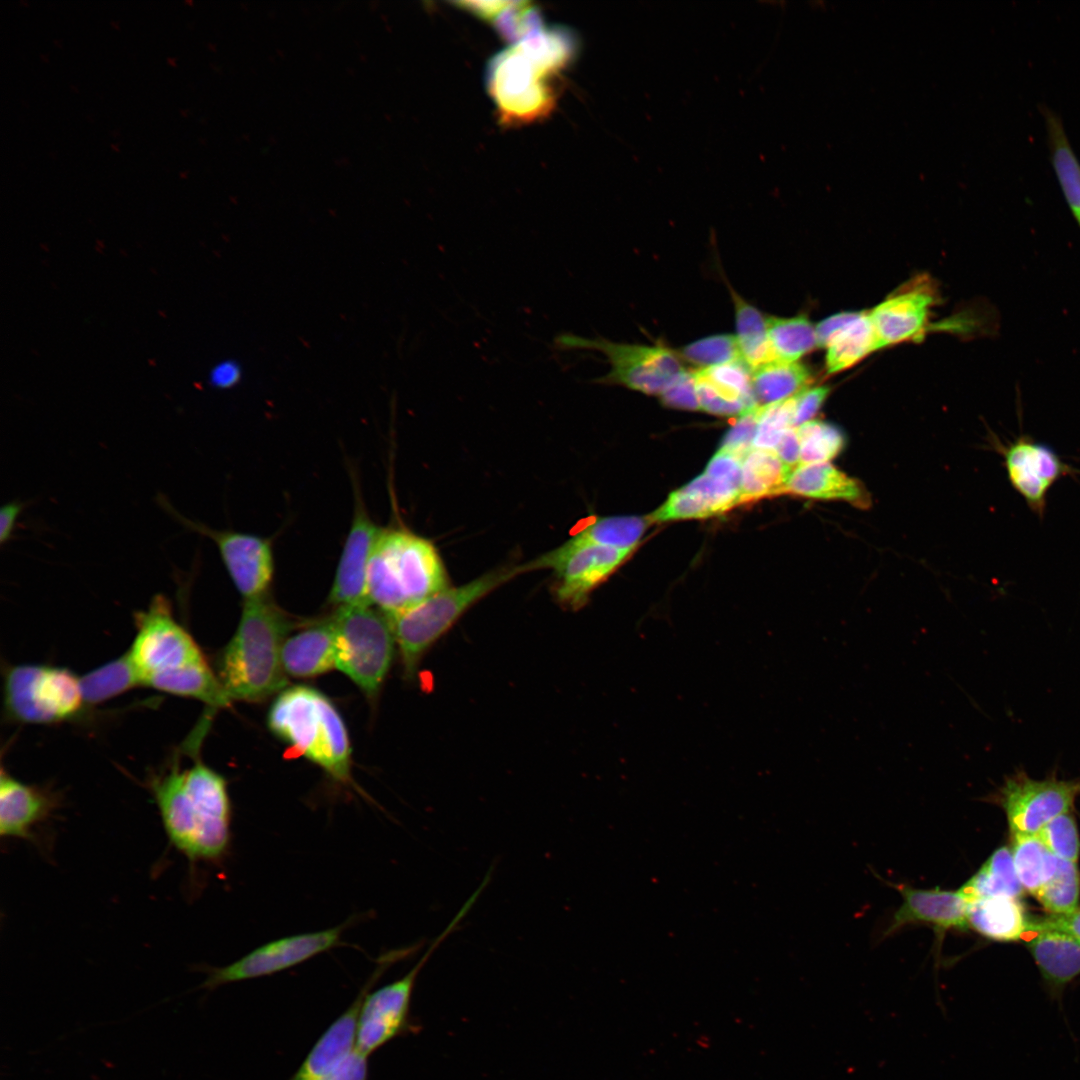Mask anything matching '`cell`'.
<instances>
[{
	"label": "cell",
	"instance_id": "36",
	"mask_svg": "<svg viewBox=\"0 0 1080 1080\" xmlns=\"http://www.w3.org/2000/svg\"><path fill=\"white\" fill-rule=\"evenodd\" d=\"M767 334L775 361L798 362L818 347L816 326L805 316L766 317Z\"/></svg>",
	"mask_w": 1080,
	"mask_h": 1080
},
{
	"label": "cell",
	"instance_id": "32",
	"mask_svg": "<svg viewBox=\"0 0 1080 1080\" xmlns=\"http://www.w3.org/2000/svg\"><path fill=\"white\" fill-rule=\"evenodd\" d=\"M790 472L774 450L752 449L742 462L740 503L782 494Z\"/></svg>",
	"mask_w": 1080,
	"mask_h": 1080
},
{
	"label": "cell",
	"instance_id": "28",
	"mask_svg": "<svg viewBox=\"0 0 1080 1080\" xmlns=\"http://www.w3.org/2000/svg\"><path fill=\"white\" fill-rule=\"evenodd\" d=\"M968 928L997 941L1021 939L1030 924L1017 898L1007 896L972 900L967 909Z\"/></svg>",
	"mask_w": 1080,
	"mask_h": 1080
},
{
	"label": "cell",
	"instance_id": "8",
	"mask_svg": "<svg viewBox=\"0 0 1080 1080\" xmlns=\"http://www.w3.org/2000/svg\"><path fill=\"white\" fill-rule=\"evenodd\" d=\"M83 697L79 678L65 668L24 664L4 678V705L15 721L49 724L77 714Z\"/></svg>",
	"mask_w": 1080,
	"mask_h": 1080
},
{
	"label": "cell",
	"instance_id": "29",
	"mask_svg": "<svg viewBox=\"0 0 1080 1080\" xmlns=\"http://www.w3.org/2000/svg\"><path fill=\"white\" fill-rule=\"evenodd\" d=\"M1043 115L1051 163L1069 208L1080 226V162L1076 156L1061 117L1045 104L1039 105Z\"/></svg>",
	"mask_w": 1080,
	"mask_h": 1080
},
{
	"label": "cell",
	"instance_id": "13",
	"mask_svg": "<svg viewBox=\"0 0 1080 1080\" xmlns=\"http://www.w3.org/2000/svg\"><path fill=\"white\" fill-rule=\"evenodd\" d=\"M160 506L183 527L211 539L237 591L244 600L266 596L273 580L274 559L271 542L263 537L233 530H215L188 519L163 497Z\"/></svg>",
	"mask_w": 1080,
	"mask_h": 1080
},
{
	"label": "cell",
	"instance_id": "7",
	"mask_svg": "<svg viewBox=\"0 0 1080 1080\" xmlns=\"http://www.w3.org/2000/svg\"><path fill=\"white\" fill-rule=\"evenodd\" d=\"M335 631L336 668L369 698H375L390 669L395 637L388 615L372 604L339 607L330 617Z\"/></svg>",
	"mask_w": 1080,
	"mask_h": 1080
},
{
	"label": "cell",
	"instance_id": "21",
	"mask_svg": "<svg viewBox=\"0 0 1080 1080\" xmlns=\"http://www.w3.org/2000/svg\"><path fill=\"white\" fill-rule=\"evenodd\" d=\"M391 966L388 959H378L377 967L349 1008L326 1030L314 1045L297 1072L289 1080H326L338 1063L355 1047L359 1013L365 995Z\"/></svg>",
	"mask_w": 1080,
	"mask_h": 1080
},
{
	"label": "cell",
	"instance_id": "37",
	"mask_svg": "<svg viewBox=\"0 0 1080 1080\" xmlns=\"http://www.w3.org/2000/svg\"><path fill=\"white\" fill-rule=\"evenodd\" d=\"M650 520L648 516H611L592 520L573 537L619 549H634Z\"/></svg>",
	"mask_w": 1080,
	"mask_h": 1080
},
{
	"label": "cell",
	"instance_id": "40",
	"mask_svg": "<svg viewBox=\"0 0 1080 1080\" xmlns=\"http://www.w3.org/2000/svg\"><path fill=\"white\" fill-rule=\"evenodd\" d=\"M681 356L700 369L743 361L737 337L731 334L697 340L685 346Z\"/></svg>",
	"mask_w": 1080,
	"mask_h": 1080
},
{
	"label": "cell",
	"instance_id": "45",
	"mask_svg": "<svg viewBox=\"0 0 1080 1080\" xmlns=\"http://www.w3.org/2000/svg\"><path fill=\"white\" fill-rule=\"evenodd\" d=\"M660 399L668 407L700 410L693 371H681L662 391Z\"/></svg>",
	"mask_w": 1080,
	"mask_h": 1080
},
{
	"label": "cell",
	"instance_id": "42",
	"mask_svg": "<svg viewBox=\"0 0 1080 1080\" xmlns=\"http://www.w3.org/2000/svg\"><path fill=\"white\" fill-rule=\"evenodd\" d=\"M1037 835L1056 857L1077 863L1080 841L1076 822L1070 811L1052 819Z\"/></svg>",
	"mask_w": 1080,
	"mask_h": 1080
},
{
	"label": "cell",
	"instance_id": "23",
	"mask_svg": "<svg viewBox=\"0 0 1080 1080\" xmlns=\"http://www.w3.org/2000/svg\"><path fill=\"white\" fill-rule=\"evenodd\" d=\"M740 504V486L702 473L673 491L648 518L650 522L700 519L724 513Z\"/></svg>",
	"mask_w": 1080,
	"mask_h": 1080
},
{
	"label": "cell",
	"instance_id": "50",
	"mask_svg": "<svg viewBox=\"0 0 1080 1080\" xmlns=\"http://www.w3.org/2000/svg\"><path fill=\"white\" fill-rule=\"evenodd\" d=\"M25 503L19 500H13L4 504L0 509V543L5 545L12 537L13 531L17 519L23 509Z\"/></svg>",
	"mask_w": 1080,
	"mask_h": 1080
},
{
	"label": "cell",
	"instance_id": "24",
	"mask_svg": "<svg viewBox=\"0 0 1080 1080\" xmlns=\"http://www.w3.org/2000/svg\"><path fill=\"white\" fill-rule=\"evenodd\" d=\"M1028 948L1052 997L1060 999L1063 989L1080 975V938L1041 922Z\"/></svg>",
	"mask_w": 1080,
	"mask_h": 1080
},
{
	"label": "cell",
	"instance_id": "15",
	"mask_svg": "<svg viewBox=\"0 0 1080 1080\" xmlns=\"http://www.w3.org/2000/svg\"><path fill=\"white\" fill-rule=\"evenodd\" d=\"M1079 795L1080 779L1036 780L1018 769L1005 778L993 799L1004 809L1012 833L1035 835L1052 819L1069 812Z\"/></svg>",
	"mask_w": 1080,
	"mask_h": 1080
},
{
	"label": "cell",
	"instance_id": "33",
	"mask_svg": "<svg viewBox=\"0 0 1080 1080\" xmlns=\"http://www.w3.org/2000/svg\"><path fill=\"white\" fill-rule=\"evenodd\" d=\"M1012 856L1017 876L1024 890L1034 897L1053 877L1058 858L1043 844L1037 834L1012 833Z\"/></svg>",
	"mask_w": 1080,
	"mask_h": 1080
},
{
	"label": "cell",
	"instance_id": "31",
	"mask_svg": "<svg viewBox=\"0 0 1080 1080\" xmlns=\"http://www.w3.org/2000/svg\"><path fill=\"white\" fill-rule=\"evenodd\" d=\"M968 902L986 897L1017 898L1023 887L1016 873L1012 852L1007 847L997 849L978 872L959 889Z\"/></svg>",
	"mask_w": 1080,
	"mask_h": 1080
},
{
	"label": "cell",
	"instance_id": "3",
	"mask_svg": "<svg viewBox=\"0 0 1080 1080\" xmlns=\"http://www.w3.org/2000/svg\"><path fill=\"white\" fill-rule=\"evenodd\" d=\"M575 37L561 28L538 30L493 58L488 88L507 120H529L552 103L551 77L574 56Z\"/></svg>",
	"mask_w": 1080,
	"mask_h": 1080
},
{
	"label": "cell",
	"instance_id": "22",
	"mask_svg": "<svg viewBox=\"0 0 1080 1080\" xmlns=\"http://www.w3.org/2000/svg\"><path fill=\"white\" fill-rule=\"evenodd\" d=\"M55 792L26 784L4 768L0 776V835L3 838L31 840L34 829L57 809Z\"/></svg>",
	"mask_w": 1080,
	"mask_h": 1080
},
{
	"label": "cell",
	"instance_id": "14",
	"mask_svg": "<svg viewBox=\"0 0 1080 1080\" xmlns=\"http://www.w3.org/2000/svg\"><path fill=\"white\" fill-rule=\"evenodd\" d=\"M348 922L320 931L286 936L250 951L235 962L207 969L200 988L214 990L229 983L269 976L336 947Z\"/></svg>",
	"mask_w": 1080,
	"mask_h": 1080
},
{
	"label": "cell",
	"instance_id": "30",
	"mask_svg": "<svg viewBox=\"0 0 1080 1080\" xmlns=\"http://www.w3.org/2000/svg\"><path fill=\"white\" fill-rule=\"evenodd\" d=\"M752 389L760 406L785 401L812 382L809 370L799 362L771 361L751 370Z\"/></svg>",
	"mask_w": 1080,
	"mask_h": 1080
},
{
	"label": "cell",
	"instance_id": "19",
	"mask_svg": "<svg viewBox=\"0 0 1080 1080\" xmlns=\"http://www.w3.org/2000/svg\"><path fill=\"white\" fill-rule=\"evenodd\" d=\"M902 903L894 913L884 936H890L908 925L922 924L933 928L937 935L968 928V900L958 889L943 890L938 887L919 889L906 884H896Z\"/></svg>",
	"mask_w": 1080,
	"mask_h": 1080
},
{
	"label": "cell",
	"instance_id": "38",
	"mask_svg": "<svg viewBox=\"0 0 1080 1080\" xmlns=\"http://www.w3.org/2000/svg\"><path fill=\"white\" fill-rule=\"evenodd\" d=\"M1079 895L1080 876L1077 863L1058 858L1053 877L1044 886L1037 899L1047 911L1054 915H1067L1079 910Z\"/></svg>",
	"mask_w": 1080,
	"mask_h": 1080
},
{
	"label": "cell",
	"instance_id": "44",
	"mask_svg": "<svg viewBox=\"0 0 1080 1080\" xmlns=\"http://www.w3.org/2000/svg\"><path fill=\"white\" fill-rule=\"evenodd\" d=\"M763 409L764 406L755 405L741 413L723 438L720 448L744 459L753 449V440Z\"/></svg>",
	"mask_w": 1080,
	"mask_h": 1080
},
{
	"label": "cell",
	"instance_id": "35",
	"mask_svg": "<svg viewBox=\"0 0 1080 1080\" xmlns=\"http://www.w3.org/2000/svg\"><path fill=\"white\" fill-rule=\"evenodd\" d=\"M736 312L737 340L743 362L751 369L775 361L770 347L766 317L731 290Z\"/></svg>",
	"mask_w": 1080,
	"mask_h": 1080
},
{
	"label": "cell",
	"instance_id": "26",
	"mask_svg": "<svg viewBox=\"0 0 1080 1080\" xmlns=\"http://www.w3.org/2000/svg\"><path fill=\"white\" fill-rule=\"evenodd\" d=\"M821 500H842L857 506L868 504V495L855 479L830 463L800 464L791 470L782 494Z\"/></svg>",
	"mask_w": 1080,
	"mask_h": 1080
},
{
	"label": "cell",
	"instance_id": "51",
	"mask_svg": "<svg viewBox=\"0 0 1080 1080\" xmlns=\"http://www.w3.org/2000/svg\"><path fill=\"white\" fill-rule=\"evenodd\" d=\"M1043 922L1080 938V910L1067 915H1053Z\"/></svg>",
	"mask_w": 1080,
	"mask_h": 1080
},
{
	"label": "cell",
	"instance_id": "10",
	"mask_svg": "<svg viewBox=\"0 0 1080 1080\" xmlns=\"http://www.w3.org/2000/svg\"><path fill=\"white\" fill-rule=\"evenodd\" d=\"M553 347L559 351L584 349L602 352L610 364V371L598 382L623 385L646 394L660 395L684 370L675 352L658 345L616 343L565 332L554 338Z\"/></svg>",
	"mask_w": 1080,
	"mask_h": 1080
},
{
	"label": "cell",
	"instance_id": "9",
	"mask_svg": "<svg viewBox=\"0 0 1080 1080\" xmlns=\"http://www.w3.org/2000/svg\"><path fill=\"white\" fill-rule=\"evenodd\" d=\"M485 886L480 884L462 905L446 928L429 944L418 962L400 979L374 992L362 1002L355 1038V1048L367 1057L394 1037L409 1029V1010L416 979L430 956L459 926Z\"/></svg>",
	"mask_w": 1080,
	"mask_h": 1080
},
{
	"label": "cell",
	"instance_id": "5",
	"mask_svg": "<svg viewBox=\"0 0 1080 1080\" xmlns=\"http://www.w3.org/2000/svg\"><path fill=\"white\" fill-rule=\"evenodd\" d=\"M271 731L336 782H351V747L334 704L318 690L297 685L282 690L268 713Z\"/></svg>",
	"mask_w": 1080,
	"mask_h": 1080
},
{
	"label": "cell",
	"instance_id": "41",
	"mask_svg": "<svg viewBox=\"0 0 1080 1080\" xmlns=\"http://www.w3.org/2000/svg\"><path fill=\"white\" fill-rule=\"evenodd\" d=\"M700 410L717 416L740 415L753 404L708 378L702 370L693 371Z\"/></svg>",
	"mask_w": 1080,
	"mask_h": 1080
},
{
	"label": "cell",
	"instance_id": "18",
	"mask_svg": "<svg viewBox=\"0 0 1080 1080\" xmlns=\"http://www.w3.org/2000/svg\"><path fill=\"white\" fill-rule=\"evenodd\" d=\"M380 531L381 529L369 517L362 503H357L336 567L328 598L329 603L337 608L371 604L367 593V571Z\"/></svg>",
	"mask_w": 1080,
	"mask_h": 1080
},
{
	"label": "cell",
	"instance_id": "6",
	"mask_svg": "<svg viewBox=\"0 0 1080 1080\" xmlns=\"http://www.w3.org/2000/svg\"><path fill=\"white\" fill-rule=\"evenodd\" d=\"M528 565L493 569L459 586H448L422 602L388 615L404 672L413 676L426 652L472 606L518 574Z\"/></svg>",
	"mask_w": 1080,
	"mask_h": 1080
},
{
	"label": "cell",
	"instance_id": "11",
	"mask_svg": "<svg viewBox=\"0 0 1080 1080\" xmlns=\"http://www.w3.org/2000/svg\"><path fill=\"white\" fill-rule=\"evenodd\" d=\"M633 549H619L571 537L556 549L529 562L530 570L552 569V593L567 609H579Z\"/></svg>",
	"mask_w": 1080,
	"mask_h": 1080
},
{
	"label": "cell",
	"instance_id": "46",
	"mask_svg": "<svg viewBox=\"0 0 1080 1080\" xmlns=\"http://www.w3.org/2000/svg\"><path fill=\"white\" fill-rule=\"evenodd\" d=\"M830 393L828 386L807 387L794 396L793 427L813 420Z\"/></svg>",
	"mask_w": 1080,
	"mask_h": 1080
},
{
	"label": "cell",
	"instance_id": "34",
	"mask_svg": "<svg viewBox=\"0 0 1080 1080\" xmlns=\"http://www.w3.org/2000/svg\"><path fill=\"white\" fill-rule=\"evenodd\" d=\"M84 704H99L136 686L142 678L128 653L79 678Z\"/></svg>",
	"mask_w": 1080,
	"mask_h": 1080
},
{
	"label": "cell",
	"instance_id": "20",
	"mask_svg": "<svg viewBox=\"0 0 1080 1080\" xmlns=\"http://www.w3.org/2000/svg\"><path fill=\"white\" fill-rule=\"evenodd\" d=\"M818 347L824 348L825 368L835 374L851 368L879 350L868 312H841L816 325Z\"/></svg>",
	"mask_w": 1080,
	"mask_h": 1080
},
{
	"label": "cell",
	"instance_id": "25",
	"mask_svg": "<svg viewBox=\"0 0 1080 1080\" xmlns=\"http://www.w3.org/2000/svg\"><path fill=\"white\" fill-rule=\"evenodd\" d=\"M286 674L309 678L336 668L335 631L331 618L304 625L286 637L281 649Z\"/></svg>",
	"mask_w": 1080,
	"mask_h": 1080
},
{
	"label": "cell",
	"instance_id": "12",
	"mask_svg": "<svg viewBox=\"0 0 1080 1080\" xmlns=\"http://www.w3.org/2000/svg\"><path fill=\"white\" fill-rule=\"evenodd\" d=\"M169 600L155 595L147 609L134 615L136 636L127 651L142 683L153 674L205 660L193 637L173 616Z\"/></svg>",
	"mask_w": 1080,
	"mask_h": 1080
},
{
	"label": "cell",
	"instance_id": "1",
	"mask_svg": "<svg viewBox=\"0 0 1080 1080\" xmlns=\"http://www.w3.org/2000/svg\"><path fill=\"white\" fill-rule=\"evenodd\" d=\"M169 843L191 863H217L231 843L232 805L225 778L197 762L150 781Z\"/></svg>",
	"mask_w": 1080,
	"mask_h": 1080
},
{
	"label": "cell",
	"instance_id": "4",
	"mask_svg": "<svg viewBox=\"0 0 1080 1080\" xmlns=\"http://www.w3.org/2000/svg\"><path fill=\"white\" fill-rule=\"evenodd\" d=\"M449 585L443 560L430 540L405 528L381 529L367 571L372 605L394 614Z\"/></svg>",
	"mask_w": 1080,
	"mask_h": 1080
},
{
	"label": "cell",
	"instance_id": "47",
	"mask_svg": "<svg viewBox=\"0 0 1080 1080\" xmlns=\"http://www.w3.org/2000/svg\"><path fill=\"white\" fill-rule=\"evenodd\" d=\"M367 1058L354 1047L338 1063L326 1080H368Z\"/></svg>",
	"mask_w": 1080,
	"mask_h": 1080
},
{
	"label": "cell",
	"instance_id": "39",
	"mask_svg": "<svg viewBox=\"0 0 1080 1080\" xmlns=\"http://www.w3.org/2000/svg\"><path fill=\"white\" fill-rule=\"evenodd\" d=\"M795 428L800 441V464L829 463L845 446L843 433L832 424L811 420Z\"/></svg>",
	"mask_w": 1080,
	"mask_h": 1080
},
{
	"label": "cell",
	"instance_id": "49",
	"mask_svg": "<svg viewBox=\"0 0 1080 1080\" xmlns=\"http://www.w3.org/2000/svg\"><path fill=\"white\" fill-rule=\"evenodd\" d=\"M241 378V368L231 360H224L216 364L209 374V382L219 389L233 387Z\"/></svg>",
	"mask_w": 1080,
	"mask_h": 1080
},
{
	"label": "cell",
	"instance_id": "17",
	"mask_svg": "<svg viewBox=\"0 0 1080 1080\" xmlns=\"http://www.w3.org/2000/svg\"><path fill=\"white\" fill-rule=\"evenodd\" d=\"M935 297L929 281L919 279L889 295L869 311L879 350L922 336Z\"/></svg>",
	"mask_w": 1080,
	"mask_h": 1080
},
{
	"label": "cell",
	"instance_id": "16",
	"mask_svg": "<svg viewBox=\"0 0 1080 1080\" xmlns=\"http://www.w3.org/2000/svg\"><path fill=\"white\" fill-rule=\"evenodd\" d=\"M997 449L1004 459L1011 486L1040 519L1044 517L1052 486L1064 477L1076 478L1080 474L1051 446L1025 433L1006 445L998 442Z\"/></svg>",
	"mask_w": 1080,
	"mask_h": 1080
},
{
	"label": "cell",
	"instance_id": "2",
	"mask_svg": "<svg viewBox=\"0 0 1080 1080\" xmlns=\"http://www.w3.org/2000/svg\"><path fill=\"white\" fill-rule=\"evenodd\" d=\"M299 623L265 597L245 600L238 627L218 658L217 676L230 700L259 702L287 684L281 649Z\"/></svg>",
	"mask_w": 1080,
	"mask_h": 1080
},
{
	"label": "cell",
	"instance_id": "48",
	"mask_svg": "<svg viewBox=\"0 0 1080 1080\" xmlns=\"http://www.w3.org/2000/svg\"><path fill=\"white\" fill-rule=\"evenodd\" d=\"M774 451L791 470L800 464V441L795 427L784 433Z\"/></svg>",
	"mask_w": 1080,
	"mask_h": 1080
},
{
	"label": "cell",
	"instance_id": "43",
	"mask_svg": "<svg viewBox=\"0 0 1080 1080\" xmlns=\"http://www.w3.org/2000/svg\"><path fill=\"white\" fill-rule=\"evenodd\" d=\"M794 396L764 406L753 440V449L775 450L784 433L793 427Z\"/></svg>",
	"mask_w": 1080,
	"mask_h": 1080
},
{
	"label": "cell",
	"instance_id": "27",
	"mask_svg": "<svg viewBox=\"0 0 1080 1080\" xmlns=\"http://www.w3.org/2000/svg\"><path fill=\"white\" fill-rule=\"evenodd\" d=\"M144 686L176 696L197 699L214 708H224L232 702L217 673L206 659L148 676L144 680Z\"/></svg>",
	"mask_w": 1080,
	"mask_h": 1080
}]
</instances>
